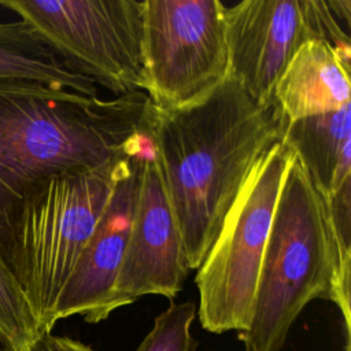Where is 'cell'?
<instances>
[{
    "label": "cell",
    "instance_id": "obj_13",
    "mask_svg": "<svg viewBox=\"0 0 351 351\" xmlns=\"http://www.w3.org/2000/svg\"><path fill=\"white\" fill-rule=\"evenodd\" d=\"M0 80L36 82L97 97V85L74 71L21 19L0 22Z\"/></svg>",
    "mask_w": 351,
    "mask_h": 351
},
{
    "label": "cell",
    "instance_id": "obj_6",
    "mask_svg": "<svg viewBox=\"0 0 351 351\" xmlns=\"http://www.w3.org/2000/svg\"><path fill=\"white\" fill-rule=\"evenodd\" d=\"M0 7L115 97L144 92V0H0Z\"/></svg>",
    "mask_w": 351,
    "mask_h": 351
},
{
    "label": "cell",
    "instance_id": "obj_5",
    "mask_svg": "<svg viewBox=\"0 0 351 351\" xmlns=\"http://www.w3.org/2000/svg\"><path fill=\"white\" fill-rule=\"evenodd\" d=\"M293 154L276 143L252 167L197 267L199 319L213 333L245 330L278 195Z\"/></svg>",
    "mask_w": 351,
    "mask_h": 351
},
{
    "label": "cell",
    "instance_id": "obj_11",
    "mask_svg": "<svg viewBox=\"0 0 351 351\" xmlns=\"http://www.w3.org/2000/svg\"><path fill=\"white\" fill-rule=\"evenodd\" d=\"M285 123L333 112L350 104V64L322 40L303 43L274 88Z\"/></svg>",
    "mask_w": 351,
    "mask_h": 351
},
{
    "label": "cell",
    "instance_id": "obj_16",
    "mask_svg": "<svg viewBox=\"0 0 351 351\" xmlns=\"http://www.w3.org/2000/svg\"><path fill=\"white\" fill-rule=\"evenodd\" d=\"M307 12L315 40L335 48L350 64L351 58V1L350 0H306Z\"/></svg>",
    "mask_w": 351,
    "mask_h": 351
},
{
    "label": "cell",
    "instance_id": "obj_18",
    "mask_svg": "<svg viewBox=\"0 0 351 351\" xmlns=\"http://www.w3.org/2000/svg\"><path fill=\"white\" fill-rule=\"evenodd\" d=\"M26 351H48V350H47V346H45L44 340L41 339V341H38L34 347H32V348H29Z\"/></svg>",
    "mask_w": 351,
    "mask_h": 351
},
{
    "label": "cell",
    "instance_id": "obj_7",
    "mask_svg": "<svg viewBox=\"0 0 351 351\" xmlns=\"http://www.w3.org/2000/svg\"><path fill=\"white\" fill-rule=\"evenodd\" d=\"M219 0H144L145 89L163 110L193 103L228 78Z\"/></svg>",
    "mask_w": 351,
    "mask_h": 351
},
{
    "label": "cell",
    "instance_id": "obj_10",
    "mask_svg": "<svg viewBox=\"0 0 351 351\" xmlns=\"http://www.w3.org/2000/svg\"><path fill=\"white\" fill-rule=\"evenodd\" d=\"M147 147L132 159L129 169L115 184L88 243L59 293L52 315L53 324L75 314L89 324H97L119 308L115 282L133 221L141 159Z\"/></svg>",
    "mask_w": 351,
    "mask_h": 351
},
{
    "label": "cell",
    "instance_id": "obj_17",
    "mask_svg": "<svg viewBox=\"0 0 351 351\" xmlns=\"http://www.w3.org/2000/svg\"><path fill=\"white\" fill-rule=\"evenodd\" d=\"M43 340L48 351H93L89 346L64 336H53L48 333Z\"/></svg>",
    "mask_w": 351,
    "mask_h": 351
},
{
    "label": "cell",
    "instance_id": "obj_4",
    "mask_svg": "<svg viewBox=\"0 0 351 351\" xmlns=\"http://www.w3.org/2000/svg\"><path fill=\"white\" fill-rule=\"evenodd\" d=\"M134 156L51 176L23 195L12 223L10 269L45 335L55 326L59 293Z\"/></svg>",
    "mask_w": 351,
    "mask_h": 351
},
{
    "label": "cell",
    "instance_id": "obj_2",
    "mask_svg": "<svg viewBox=\"0 0 351 351\" xmlns=\"http://www.w3.org/2000/svg\"><path fill=\"white\" fill-rule=\"evenodd\" d=\"M151 100H110L0 80V256L10 267L12 223L26 191L55 174L137 155L149 141Z\"/></svg>",
    "mask_w": 351,
    "mask_h": 351
},
{
    "label": "cell",
    "instance_id": "obj_3",
    "mask_svg": "<svg viewBox=\"0 0 351 351\" xmlns=\"http://www.w3.org/2000/svg\"><path fill=\"white\" fill-rule=\"evenodd\" d=\"M351 271L343 270L324 197L292 156L276 204L251 318L239 333L244 351H280L300 311L333 302L351 336Z\"/></svg>",
    "mask_w": 351,
    "mask_h": 351
},
{
    "label": "cell",
    "instance_id": "obj_15",
    "mask_svg": "<svg viewBox=\"0 0 351 351\" xmlns=\"http://www.w3.org/2000/svg\"><path fill=\"white\" fill-rule=\"evenodd\" d=\"M196 317L193 302H170L154 321L152 329L136 351H197V341L191 335Z\"/></svg>",
    "mask_w": 351,
    "mask_h": 351
},
{
    "label": "cell",
    "instance_id": "obj_8",
    "mask_svg": "<svg viewBox=\"0 0 351 351\" xmlns=\"http://www.w3.org/2000/svg\"><path fill=\"white\" fill-rule=\"evenodd\" d=\"M191 269L152 143L140 169L138 193L128 244L115 282L119 307L145 295L173 300Z\"/></svg>",
    "mask_w": 351,
    "mask_h": 351
},
{
    "label": "cell",
    "instance_id": "obj_9",
    "mask_svg": "<svg viewBox=\"0 0 351 351\" xmlns=\"http://www.w3.org/2000/svg\"><path fill=\"white\" fill-rule=\"evenodd\" d=\"M228 78L261 107L274 103V88L298 48L315 40L306 0H243L223 7Z\"/></svg>",
    "mask_w": 351,
    "mask_h": 351
},
{
    "label": "cell",
    "instance_id": "obj_20",
    "mask_svg": "<svg viewBox=\"0 0 351 351\" xmlns=\"http://www.w3.org/2000/svg\"><path fill=\"white\" fill-rule=\"evenodd\" d=\"M344 351H351V346H346V348H344Z\"/></svg>",
    "mask_w": 351,
    "mask_h": 351
},
{
    "label": "cell",
    "instance_id": "obj_12",
    "mask_svg": "<svg viewBox=\"0 0 351 351\" xmlns=\"http://www.w3.org/2000/svg\"><path fill=\"white\" fill-rule=\"evenodd\" d=\"M351 107L285 123L281 141L326 199L351 178Z\"/></svg>",
    "mask_w": 351,
    "mask_h": 351
},
{
    "label": "cell",
    "instance_id": "obj_1",
    "mask_svg": "<svg viewBox=\"0 0 351 351\" xmlns=\"http://www.w3.org/2000/svg\"><path fill=\"white\" fill-rule=\"evenodd\" d=\"M284 126L276 104L258 106L230 78L186 106L152 104L148 133L191 270L202 265L252 167L281 141Z\"/></svg>",
    "mask_w": 351,
    "mask_h": 351
},
{
    "label": "cell",
    "instance_id": "obj_14",
    "mask_svg": "<svg viewBox=\"0 0 351 351\" xmlns=\"http://www.w3.org/2000/svg\"><path fill=\"white\" fill-rule=\"evenodd\" d=\"M0 336L11 351H26L45 336L22 287L1 256Z\"/></svg>",
    "mask_w": 351,
    "mask_h": 351
},
{
    "label": "cell",
    "instance_id": "obj_19",
    "mask_svg": "<svg viewBox=\"0 0 351 351\" xmlns=\"http://www.w3.org/2000/svg\"><path fill=\"white\" fill-rule=\"evenodd\" d=\"M0 351H11V350L8 348V346L5 344V341L1 339V336H0Z\"/></svg>",
    "mask_w": 351,
    "mask_h": 351
}]
</instances>
